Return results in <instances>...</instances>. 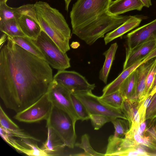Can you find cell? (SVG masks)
Masks as SVG:
<instances>
[{
	"label": "cell",
	"instance_id": "6da1fadb",
	"mask_svg": "<svg viewBox=\"0 0 156 156\" xmlns=\"http://www.w3.org/2000/svg\"><path fill=\"white\" fill-rule=\"evenodd\" d=\"M7 39L0 48V97L7 108L17 113L45 94L53 77L45 60Z\"/></svg>",
	"mask_w": 156,
	"mask_h": 156
},
{
	"label": "cell",
	"instance_id": "7a4b0ae2",
	"mask_svg": "<svg viewBox=\"0 0 156 156\" xmlns=\"http://www.w3.org/2000/svg\"><path fill=\"white\" fill-rule=\"evenodd\" d=\"M130 16L115 15L107 11L94 20L72 31L73 33L90 45L105 34L113 30L127 20Z\"/></svg>",
	"mask_w": 156,
	"mask_h": 156
},
{
	"label": "cell",
	"instance_id": "3957f363",
	"mask_svg": "<svg viewBox=\"0 0 156 156\" xmlns=\"http://www.w3.org/2000/svg\"><path fill=\"white\" fill-rule=\"evenodd\" d=\"M112 0H77L70 13L72 31L108 11Z\"/></svg>",
	"mask_w": 156,
	"mask_h": 156
},
{
	"label": "cell",
	"instance_id": "277c9868",
	"mask_svg": "<svg viewBox=\"0 0 156 156\" xmlns=\"http://www.w3.org/2000/svg\"><path fill=\"white\" fill-rule=\"evenodd\" d=\"M34 5L36 17L43 31L59 32L71 38V30L64 17L58 10L44 2H37Z\"/></svg>",
	"mask_w": 156,
	"mask_h": 156
},
{
	"label": "cell",
	"instance_id": "5b68a950",
	"mask_svg": "<svg viewBox=\"0 0 156 156\" xmlns=\"http://www.w3.org/2000/svg\"><path fill=\"white\" fill-rule=\"evenodd\" d=\"M46 121V127L52 128L66 147L72 149L74 147L76 138V122L68 114L53 105Z\"/></svg>",
	"mask_w": 156,
	"mask_h": 156
},
{
	"label": "cell",
	"instance_id": "8992f818",
	"mask_svg": "<svg viewBox=\"0 0 156 156\" xmlns=\"http://www.w3.org/2000/svg\"><path fill=\"white\" fill-rule=\"evenodd\" d=\"M33 40L42 52L45 61L52 68L59 70L70 67V58L47 34L42 30L37 38Z\"/></svg>",
	"mask_w": 156,
	"mask_h": 156
},
{
	"label": "cell",
	"instance_id": "52a82bcc",
	"mask_svg": "<svg viewBox=\"0 0 156 156\" xmlns=\"http://www.w3.org/2000/svg\"><path fill=\"white\" fill-rule=\"evenodd\" d=\"M73 94L84 105L90 115H104L111 118L112 120L117 118L127 120L121 109L112 108L104 103L99 99V97L93 94L92 91Z\"/></svg>",
	"mask_w": 156,
	"mask_h": 156
},
{
	"label": "cell",
	"instance_id": "ba28073f",
	"mask_svg": "<svg viewBox=\"0 0 156 156\" xmlns=\"http://www.w3.org/2000/svg\"><path fill=\"white\" fill-rule=\"evenodd\" d=\"M53 106L46 92L34 103L17 112L14 118L19 121L27 123L46 120L50 115Z\"/></svg>",
	"mask_w": 156,
	"mask_h": 156
},
{
	"label": "cell",
	"instance_id": "9c48e42d",
	"mask_svg": "<svg viewBox=\"0 0 156 156\" xmlns=\"http://www.w3.org/2000/svg\"><path fill=\"white\" fill-rule=\"evenodd\" d=\"M47 92L53 106L67 112L75 122L80 120L73 105L71 93L68 90L53 80L49 84Z\"/></svg>",
	"mask_w": 156,
	"mask_h": 156
},
{
	"label": "cell",
	"instance_id": "30bf717a",
	"mask_svg": "<svg viewBox=\"0 0 156 156\" xmlns=\"http://www.w3.org/2000/svg\"><path fill=\"white\" fill-rule=\"evenodd\" d=\"M53 80L73 93L92 91L96 87L94 84L90 83L84 77L75 71L58 70Z\"/></svg>",
	"mask_w": 156,
	"mask_h": 156
},
{
	"label": "cell",
	"instance_id": "8fae6325",
	"mask_svg": "<svg viewBox=\"0 0 156 156\" xmlns=\"http://www.w3.org/2000/svg\"><path fill=\"white\" fill-rule=\"evenodd\" d=\"M127 49H131L149 40L156 39V19L126 35Z\"/></svg>",
	"mask_w": 156,
	"mask_h": 156
},
{
	"label": "cell",
	"instance_id": "7c38bea8",
	"mask_svg": "<svg viewBox=\"0 0 156 156\" xmlns=\"http://www.w3.org/2000/svg\"><path fill=\"white\" fill-rule=\"evenodd\" d=\"M156 48V39L147 41L131 49H126L123 70L148 55Z\"/></svg>",
	"mask_w": 156,
	"mask_h": 156
},
{
	"label": "cell",
	"instance_id": "4fadbf2b",
	"mask_svg": "<svg viewBox=\"0 0 156 156\" xmlns=\"http://www.w3.org/2000/svg\"><path fill=\"white\" fill-rule=\"evenodd\" d=\"M1 136L6 142L20 153L29 156H48L37 144L30 141L29 139L16 140L6 133Z\"/></svg>",
	"mask_w": 156,
	"mask_h": 156
},
{
	"label": "cell",
	"instance_id": "5bb4252c",
	"mask_svg": "<svg viewBox=\"0 0 156 156\" xmlns=\"http://www.w3.org/2000/svg\"><path fill=\"white\" fill-rule=\"evenodd\" d=\"M17 19L25 36L32 40H36L42 30L37 19L36 12L22 15Z\"/></svg>",
	"mask_w": 156,
	"mask_h": 156
},
{
	"label": "cell",
	"instance_id": "9a60e30c",
	"mask_svg": "<svg viewBox=\"0 0 156 156\" xmlns=\"http://www.w3.org/2000/svg\"><path fill=\"white\" fill-rule=\"evenodd\" d=\"M47 128V138L40 148L48 156L61 155L66 147L55 131L49 127Z\"/></svg>",
	"mask_w": 156,
	"mask_h": 156
},
{
	"label": "cell",
	"instance_id": "2e32d148",
	"mask_svg": "<svg viewBox=\"0 0 156 156\" xmlns=\"http://www.w3.org/2000/svg\"><path fill=\"white\" fill-rule=\"evenodd\" d=\"M35 12L34 4H28L19 7L12 8L8 6L6 3H0V21L18 19L22 15L29 14Z\"/></svg>",
	"mask_w": 156,
	"mask_h": 156
},
{
	"label": "cell",
	"instance_id": "e0dca14e",
	"mask_svg": "<svg viewBox=\"0 0 156 156\" xmlns=\"http://www.w3.org/2000/svg\"><path fill=\"white\" fill-rule=\"evenodd\" d=\"M153 58L142 64L136 69L138 77L135 99L140 102L149 96L146 91V81L148 73L154 59Z\"/></svg>",
	"mask_w": 156,
	"mask_h": 156
},
{
	"label": "cell",
	"instance_id": "ac0fdd59",
	"mask_svg": "<svg viewBox=\"0 0 156 156\" xmlns=\"http://www.w3.org/2000/svg\"><path fill=\"white\" fill-rule=\"evenodd\" d=\"M142 19L135 16H131L125 22L115 29L106 34L104 40L105 45L115 39L122 36L124 34L139 26Z\"/></svg>",
	"mask_w": 156,
	"mask_h": 156
},
{
	"label": "cell",
	"instance_id": "d6986e66",
	"mask_svg": "<svg viewBox=\"0 0 156 156\" xmlns=\"http://www.w3.org/2000/svg\"><path fill=\"white\" fill-rule=\"evenodd\" d=\"M144 5L140 0H115L112 1L108 11L112 14L119 15L133 10H141Z\"/></svg>",
	"mask_w": 156,
	"mask_h": 156
},
{
	"label": "cell",
	"instance_id": "ffe728a7",
	"mask_svg": "<svg viewBox=\"0 0 156 156\" xmlns=\"http://www.w3.org/2000/svg\"><path fill=\"white\" fill-rule=\"evenodd\" d=\"M140 103L136 99H125L124 101L121 110L126 117L129 127H137L140 126V116L138 109Z\"/></svg>",
	"mask_w": 156,
	"mask_h": 156
},
{
	"label": "cell",
	"instance_id": "44dd1931",
	"mask_svg": "<svg viewBox=\"0 0 156 156\" xmlns=\"http://www.w3.org/2000/svg\"><path fill=\"white\" fill-rule=\"evenodd\" d=\"M118 47L116 43L112 44L109 48L104 53L105 61L99 74V78L106 84L108 76L114 60L115 54Z\"/></svg>",
	"mask_w": 156,
	"mask_h": 156
},
{
	"label": "cell",
	"instance_id": "7402d4cb",
	"mask_svg": "<svg viewBox=\"0 0 156 156\" xmlns=\"http://www.w3.org/2000/svg\"><path fill=\"white\" fill-rule=\"evenodd\" d=\"M137 77V73L136 69L126 78L121 84L119 90L125 99H135Z\"/></svg>",
	"mask_w": 156,
	"mask_h": 156
},
{
	"label": "cell",
	"instance_id": "603a6c76",
	"mask_svg": "<svg viewBox=\"0 0 156 156\" xmlns=\"http://www.w3.org/2000/svg\"><path fill=\"white\" fill-rule=\"evenodd\" d=\"M10 38L13 42L23 49L45 60L41 50L30 38L27 36L15 37Z\"/></svg>",
	"mask_w": 156,
	"mask_h": 156
},
{
	"label": "cell",
	"instance_id": "cb8c5ba5",
	"mask_svg": "<svg viewBox=\"0 0 156 156\" xmlns=\"http://www.w3.org/2000/svg\"><path fill=\"white\" fill-rule=\"evenodd\" d=\"M0 30L10 37L26 36L20 28L17 19L0 21Z\"/></svg>",
	"mask_w": 156,
	"mask_h": 156
},
{
	"label": "cell",
	"instance_id": "d4e9b609",
	"mask_svg": "<svg viewBox=\"0 0 156 156\" xmlns=\"http://www.w3.org/2000/svg\"><path fill=\"white\" fill-rule=\"evenodd\" d=\"M99 98L107 105L121 109L125 99L119 90L106 95L99 97Z\"/></svg>",
	"mask_w": 156,
	"mask_h": 156
},
{
	"label": "cell",
	"instance_id": "484cf974",
	"mask_svg": "<svg viewBox=\"0 0 156 156\" xmlns=\"http://www.w3.org/2000/svg\"><path fill=\"white\" fill-rule=\"evenodd\" d=\"M75 146L83 149L84 152L81 153L73 154V156H105V154L98 152L93 149L90 143L89 136L87 134L82 135L81 142L75 143Z\"/></svg>",
	"mask_w": 156,
	"mask_h": 156
},
{
	"label": "cell",
	"instance_id": "4316f807",
	"mask_svg": "<svg viewBox=\"0 0 156 156\" xmlns=\"http://www.w3.org/2000/svg\"><path fill=\"white\" fill-rule=\"evenodd\" d=\"M71 98L75 110L80 120L83 121L90 119V115L83 103L72 93Z\"/></svg>",
	"mask_w": 156,
	"mask_h": 156
},
{
	"label": "cell",
	"instance_id": "83f0119b",
	"mask_svg": "<svg viewBox=\"0 0 156 156\" xmlns=\"http://www.w3.org/2000/svg\"><path fill=\"white\" fill-rule=\"evenodd\" d=\"M126 120L117 118L112 120L115 129L113 135L116 137L122 138L129 129V125Z\"/></svg>",
	"mask_w": 156,
	"mask_h": 156
},
{
	"label": "cell",
	"instance_id": "f1b7e54d",
	"mask_svg": "<svg viewBox=\"0 0 156 156\" xmlns=\"http://www.w3.org/2000/svg\"><path fill=\"white\" fill-rule=\"evenodd\" d=\"M0 126L11 131H18L21 129L7 115L1 106H0Z\"/></svg>",
	"mask_w": 156,
	"mask_h": 156
},
{
	"label": "cell",
	"instance_id": "f546056e",
	"mask_svg": "<svg viewBox=\"0 0 156 156\" xmlns=\"http://www.w3.org/2000/svg\"><path fill=\"white\" fill-rule=\"evenodd\" d=\"M94 129H99L106 123L111 122L112 119L107 116L97 114H90V119Z\"/></svg>",
	"mask_w": 156,
	"mask_h": 156
},
{
	"label": "cell",
	"instance_id": "4dcf8cb0",
	"mask_svg": "<svg viewBox=\"0 0 156 156\" xmlns=\"http://www.w3.org/2000/svg\"><path fill=\"white\" fill-rule=\"evenodd\" d=\"M156 73V57L154 59L148 73L146 81V89L147 94H149L154 80Z\"/></svg>",
	"mask_w": 156,
	"mask_h": 156
},
{
	"label": "cell",
	"instance_id": "1f68e13d",
	"mask_svg": "<svg viewBox=\"0 0 156 156\" xmlns=\"http://www.w3.org/2000/svg\"><path fill=\"white\" fill-rule=\"evenodd\" d=\"M152 101L147 107L146 112V120L148 121L151 120L156 113V93Z\"/></svg>",
	"mask_w": 156,
	"mask_h": 156
},
{
	"label": "cell",
	"instance_id": "d6a6232c",
	"mask_svg": "<svg viewBox=\"0 0 156 156\" xmlns=\"http://www.w3.org/2000/svg\"><path fill=\"white\" fill-rule=\"evenodd\" d=\"M143 4L144 6L147 8L149 7L152 5L151 0H140Z\"/></svg>",
	"mask_w": 156,
	"mask_h": 156
},
{
	"label": "cell",
	"instance_id": "836d02e7",
	"mask_svg": "<svg viewBox=\"0 0 156 156\" xmlns=\"http://www.w3.org/2000/svg\"><path fill=\"white\" fill-rule=\"evenodd\" d=\"M6 37H7V35L4 33H3V34L2 35L0 41V48L3 46V44L6 40Z\"/></svg>",
	"mask_w": 156,
	"mask_h": 156
},
{
	"label": "cell",
	"instance_id": "e575fe53",
	"mask_svg": "<svg viewBox=\"0 0 156 156\" xmlns=\"http://www.w3.org/2000/svg\"><path fill=\"white\" fill-rule=\"evenodd\" d=\"M147 126L146 121H144L140 123L139 127L143 133L144 132L146 129Z\"/></svg>",
	"mask_w": 156,
	"mask_h": 156
},
{
	"label": "cell",
	"instance_id": "d590c367",
	"mask_svg": "<svg viewBox=\"0 0 156 156\" xmlns=\"http://www.w3.org/2000/svg\"><path fill=\"white\" fill-rule=\"evenodd\" d=\"M80 46V44L76 42H73L70 45V46L73 48L75 49Z\"/></svg>",
	"mask_w": 156,
	"mask_h": 156
},
{
	"label": "cell",
	"instance_id": "8d00e7d4",
	"mask_svg": "<svg viewBox=\"0 0 156 156\" xmlns=\"http://www.w3.org/2000/svg\"><path fill=\"white\" fill-rule=\"evenodd\" d=\"M65 4V10L67 11L68 10V8L69 4L72 0H64Z\"/></svg>",
	"mask_w": 156,
	"mask_h": 156
},
{
	"label": "cell",
	"instance_id": "74e56055",
	"mask_svg": "<svg viewBox=\"0 0 156 156\" xmlns=\"http://www.w3.org/2000/svg\"><path fill=\"white\" fill-rule=\"evenodd\" d=\"M156 93V85L151 90L149 96H153Z\"/></svg>",
	"mask_w": 156,
	"mask_h": 156
},
{
	"label": "cell",
	"instance_id": "f35d334b",
	"mask_svg": "<svg viewBox=\"0 0 156 156\" xmlns=\"http://www.w3.org/2000/svg\"><path fill=\"white\" fill-rule=\"evenodd\" d=\"M156 85V74H155V77L154 79V81L153 82V85H152V89H151Z\"/></svg>",
	"mask_w": 156,
	"mask_h": 156
},
{
	"label": "cell",
	"instance_id": "ab89813d",
	"mask_svg": "<svg viewBox=\"0 0 156 156\" xmlns=\"http://www.w3.org/2000/svg\"><path fill=\"white\" fill-rule=\"evenodd\" d=\"M156 123V118L154 119L152 121H151L150 123H149V124H154Z\"/></svg>",
	"mask_w": 156,
	"mask_h": 156
},
{
	"label": "cell",
	"instance_id": "60d3db41",
	"mask_svg": "<svg viewBox=\"0 0 156 156\" xmlns=\"http://www.w3.org/2000/svg\"><path fill=\"white\" fill-rule=\"evenodd\" d=\"M8 0H0V3H6Z\"/></svg>",
	"mask_w": 156,
	"mask_h": 156
}]
</instances>
